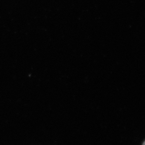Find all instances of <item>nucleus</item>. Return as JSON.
I'll list each match as a JSON object with an SVG mask.
<instances>
[{
	"label": "nucleus",
	"instance_id": "nucleus-1",
	"mask_svg": "<svg viewBox=\"0 0 145 145\" xmlns=\"http://www.w3.org/2000/svg\"><path fill=\"white\" fill-rule=\"evenodd\" d=\"M143 145H145V141L144 142V143L143 144Z\"/></svg>",
	"mask_w": 145,
	"mask_h": 145
}]
</instances>
